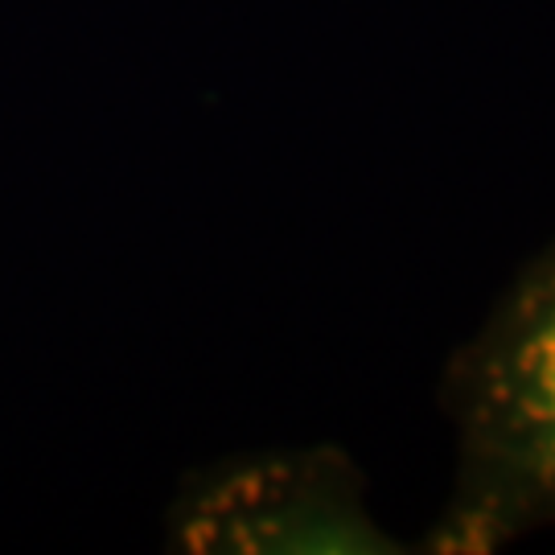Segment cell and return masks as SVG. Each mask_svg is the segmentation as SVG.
Instances as JSON below:
<instances>
[{
  "label": "cell",
  "mask_w": 555,
  "mask_h": 555,
  "mask_svg": "<svg viewBox=\"0 0 555 555\" xmlns=\"http://www.w3.org/2000/svg\"><path fill=\"white\" fill-rule=\"evenodd\" d=\"M440 408L456 477L428 547L486 555L555 527V238L449 358Z\"/></svg>",
  "instance_id": "1"
}]
</instances>
